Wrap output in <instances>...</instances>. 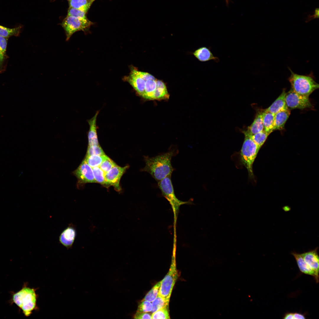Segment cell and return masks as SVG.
I'll return each instance as SVG.
<instances>
[{
	"label": "cell",
	"instance_id": "6da1fadb",
	"mask_svg": "<svg viewBox=\"0 0 319 319\" xmlns=\"http://www.w3.org/2000/svg\"><path fill=\"white\" fill-rule=\"evenodd\" d=\"M178 152L172 149L154 157L144 156L145 166L141 171L149 173L157 183L167 176H171L174 170L171 159Z\"/></svg>",
	"mask_w": 319,
	"mask_h": 319
},
{
	"label": "cell",
	"instance_id": "7a4b0ae2",
	"mask_svg": "<svg viewBox=\"0 0 319 319\" xmlns=\"http://www.w3.org/2000/svg\"><path fill=\"white\" fill-rule=\"evenodd\" d=\"M37 298L35 289L24 285L20 290L12 294L11 301L22 310L26 316L28 317L36 308Z\"/></svg>",
	"mask_w": 319,
	"mask_h": 319
},
{
	"label": "cell",
	"instance_id": "3957f363",
	"mask_svg": "<svg viewBox=\"0 0 319 319\" xmlns=\"http://www.w3.org/2000/svg\"><path fill=\"white\" fill-rule=\"evenodd\" d=\"M291 75L288 78L291 89L297 93L309 97L315 90L319 88V85L314 79L313 75H304L294 73L290 69Z\"/></svg>",
	"mask_w": 319,
	"mask_h": 319
},
{
	"label": "cell",
	"instance_id": "277c9868",
	"mask_svg": "<svg viewBox=\"0 0 319 319\" xmlns=\"http://www.w3.org/2000/svg\"><path fill=\"white\" fill-rule=\"evenodd\" d=\"M243 132L245 137L241 151V160L248 170L249 175L253 177V165L261 148L253 141L249 134L245 131Z\"/></svg>",
	"mask_w": 319,
	"mask_h": 319
},
{
	"label": "cell",
	"instance_id": "5b68a950",
	"mask_svg": "<svg viewBox=\"0 0 319 319\" xmlns=\"http://www.w3.org/2000/svg\"><path fill=\"white\" fill-rule=\"evenodd\" d=\"M178 277L176 268L175 253L172 255L169 271L161 281L158 295L170 301L172 291Z\"/></svg>",
	"mask_w": 319,
	"mask_h": 319
},
{
	"label": "cell",
	"instance_id": "8992f818",
	"mask_svg": "<svg viewBox=\"0 0 319 319\" xmlns=\"http://www.w3.org/2000/svg\"><path fill=\"white\" fill-rule=\"evenodd\" d=\"M93 24V23L88 19H79L73 16H67L62 21L61 25L65 31L66 40L67 41L75 32L79 31L86 32Z\"/></svg>",
	"mask_w": 319,
	"mask_h": 319
},
{
	"label": "cell",
	"instance_id": "52a82bcc",
	"mask_svg": "<svg viewBox=\"0 0 319 319\" xmlns=\"http://www.w3.org/2000/svg\"><path fill=\"white\" fill-rule=\"evenodd\" d=\"M157 183L162 195L169 202L176 217L179 211L180 206L188 203L180 201L176 198L171 180V176L166 177Z\"/></svg>",
	"mask_w": 319,
	"mask_h": 319
},
{
	"label": "cell",
	"instance_id": "ba28073f",
	"mask_svg": "<svg viewBox=\"0 0 319 319\" xmlns=\"http://www.w3.org/2000/svg\"><path fill=\"white\" fill-rule=\"evenodd\" d=\"M286 102L288 108L303 109L312 107L309 97L300 95L292 89L286 93Z\"/></svg>",
	"mask_w": 319,
	"mask_h": 319
},
{
	"label": "cell",
	"instance_id": "9c48e42d",
	"mask_svg": "<svg viewBox=\"0 0 319 319\" xmlns=\"http://www.w3.org/2000/svg\"><path fill=\"white\" fill-rule=\"evenodd\" d=\"M129 166L121 167L117 165L105 173V178L109 187L113 186L117 191L120 192L121 188L120 185L121 179Z\"/></svg>",
	"mask_w": 319,
	"mask_h": 319
},
{
	"label": "cell",
	"instance_id": "30bf717a",
	"mask_svg": "<svg viewBox=\"0 0 319 319\" xmlns=\"http://www.w3.org/2000/svg\"><path fill=\"white\" fill-rule=\"evenodd\" d=\"M73 174L78 179L77 186L87 183H96L92 168L84 160Z\"/></svg>",
	"mask_w": 319,
	"mask_h": 319
},
{
	"label": "cell",
	"instance_id": "8fae6325",
	"mask_svg": "<svg viewBox=\"0 0 319 319\" xmlns=\"http://www.w3.org/2000/svg\"><path fill=\"white\" fill-rule=\"evenodd\" d=\"M124 79L132 86L137 94L142 97L144 93L145 81L140 75L139 71L132 68L129 75L125 77Z\"/></svg>",
	"mask_w": 319,
	"mask_h": 319
},
{
	"label": "cell",
	"instance_id": "7c38bea8",
	"mask_svg": "<svg viewBox=\"0 0 319 319\" xmlns=\"http://www.w3.org/2000/svg\"><path fill=\"white\" fill-rule=\"evenodd\" d=\"M318 248L301 254L304 261L313 271L317 279V283L319 282V258L317 252Z\"/></svg>",
	"mask_w": 319,
	"mask_h": 319
},
{
	"label": "cell",
	"instance_id": "4fadbf2b",
	"mask_svg": "<svg viewBox=\"0 0 319 319\" xmlns=\"http://www.w3.org/2000/svg\"><path fill=\"white\" fill-rule=\"evenodd\" d=\"M76 234L75 226L71 224L60 235L59 239V242L67 249L71 248L74 241Z\"/></svg>",
	"mask_w": 319,
	"mask_h": 319
},
{
	"label": "cell",
	"instance_id": "5bb4252c",
	"mask_svg": "<svg viewBox=\"0 0 319 319\" xmlns=\"http://www.w3.org/2000/svg\"><path fill=\"white\" fill-rule=\"evenodd\" d=\"M211 47H201L196 50L193 53L194 56L200 61L206 62L213 60L216 63L219 61L218 57L214 56L211 50Z\"/></svg>",
	"mask_w": 319,
	"mask_h": 319
},
{
	"label": "cell",
	"instance_id": "9a60e30c",
	"mask_svg": "<svg viewBox=\"0 0 319 319\" xmlns=\"http://www.w3.org/2000/svg\"><path fill=\"white\" fill-rule=\"evenodd\" d=\"M98 113L99 111H97L95 115L88 121L89 126L88 136L89 146L99 145L98 140L96 125L97 118Z\"/></svg>",
	"mask_w": 319,
	"mask_h": 319
},
{
	"label": "cell",
	"instance_id": "2e32d148",
	"mask_svg": "<svg viewBox=\"0 0 319 319\" xmlns=\"http://www.w3.org/2000/svg\"><path fill=\"white\" fill-rule=\"evenodd\" d=\"M286 94L285 89H284L279 96L265 110L275 114L279 111L288 109L286 102Z\"/></svg>",
	"mask_w": 319,
	"mask_h": 319
},
{
	"label": "cell",
	"instance_id": "e0dca14e",
	"mask_svg": "<svg viewBox=\"0 0 319 319\" xmlns=\"http://www.w3.org/2000/svg\"><path fill=\"white\" fill-rule=\"evenodd\" d=\"M263 110L257 111L255 118L252 124L245 131L250 135L254 134L264 130L263 120Z\"/></svg>",
	"mask_w": 319,
	"mask_h": 319
},
{
	"label": "cell",
	"instance_id": "ac0fdd59",
	"mask_svg": "<svg viewBox=\"0 0 319 319\" xmlns=\"http://www.w3.org/2000/svg\"><path fill=\"white\" fill-rule=\"evenodd\" d=\"M8 39L0 36V73L6 70L9 57L6 54Z\"/></svg>",
	"mask_w": 319,
	"mask_h": 319
},
{
	"label": "cell",
	"instance_id": "d6986e66",
	"mask_svg": "<svg viewBox=\"0 0 319 319\" xmlns=\"http://www.w3.org/2000/svg\"><path fill=\"white\" fill-rule=\"evenodd\" d=\"M290 113V110L288 109L279 111L275 114L274 131L284 129L285 123Z\"/></svg>",
	"mask_w": 319,
	"mask_h": 319
},
{
	"label": "cell",
	"instance_id": "ffe728a7",
	"mask_svg": "<svg viewBox=\"0 0 319 319\" xmlns=\"http://www.w3.org/2000/svg\"><path fill=\"white\" fill-rule=\"evenodd\" d=\"M292 254L295 258L301 272L305 274L313 276L316 282V277L314 271L305 261L301 254L293 252L292 253Z\"/></svg>",
	"mask_w": 319,
	"mask_h": 319
},
{
	"label": "cell",
	"instance_id": "44dd1931",
	"mask_svg": "<svg viewBox=\"0 0 319 319\" xmlns=\"http://www.w3.org/2000/svg\"><path fill=\"white\" fill-rule=\"evenodd\" d=\"M274 116L275 114L265 110H263V120L264 130L269 134L274 131Z\"/></svg>",
	"mask_w": 319,
	"mask_h": 319
},
{
	"label": "cell",
	"instance_id": "7402d4cb",
	"mask_svg": "<svg viewBox=\"0 0 319 319\" xmlns=\"http://www.w3.org/2000/svg\"><path fill=\"white\" fill-rule=\"evenodd\" d=\"M95 0H70L69 7L79 10L87 13Z\"/></svg>",
	"mask_w": 319,
	"mask_h": 319
},
{
	"label": "cell",
	"instance_id": "603a6c76",
	"mask_svg": "<svg viewBox=\"0 0 319 319\" xmlns=\"http://www.w3.org/2000/svg\"><path fill=\"white\" fill-rule=\"evenodd\" d=\"M22 27L20 25L14 28H9L0 25V36L7 38L12 36H19Z\"/></svg>",
	"mask_w": 319,
	"mask_h": 319
},
{
	"label": "cell",
	"instance_id": "cb8c5ba5",
	"mask_svg": "<svg viewBox=\"0 0 319 319\" xmlns=\"http://www.w3.org/2000/svg\"><path fill=\"white\" fill-rule=\"evenodd\" d=\"M107 157L105 154L102 155H93L86 156L84 160L92 168H93L99 167L102 161Z\"/></svg>",
	"mask_w": 319,
	"mask_h": 319
},
{
	"label": "cell",
	"instance_id": "d4e9b609",
	"mask_svg": "<svg viewBox=\"0 0 319 319\" xmlns=\"http://www.w3.org/2000/svg\"><path fill=\"white\" fill-rule=\"evenodd\" d=\"M92 169L96 183H99L106 188L109 187L105 180V173L100 167H96Z\"/></svg>",
	"mask_w": 319,
	"mask_h": 319
},
{
	"label": "cell",
	"instance_id": "484cf974",
	"mask_svg": "<svg viewBox=\"0 0 319 319\" xmlns=\"http://www.w3.org/2000/svg\"><path fill=\"white\" fill-rule=\"evenodd\" d=\"M169 301L161 297L158 295L157 297L152 302V313L163 307L168 306Z\"/></svg>",
	"mask_w": 319,
	"mask_h": 319
},
{
	"label": "cell",
	"instance_id": "4316f807",
	"mask_svg": "<svg viewBox=\"0 0 319 319\" xmlns=\"http://www.w3.org/2000/svg\"><path fill=\"white\" fill-rule=\"evenodd\" d=\"M269 135L263 130L254 134L250 135L253 141L261 148L265 142Z\"/></svg>",
	"mask_w": 319,
	"mask_h": 319
},
{
	"label": "cell",
	"instance_id": "83f0119b",
	"mask_svg": "<svg viewBox=\"0 0 319 319\" xmlns=\"http://www.w3.org/2000/svg\"><path fill=\"white\" fill-rule=\"evenodd\" d=\"M161 281L158 282L146 295L142 300L152 302L157 296L161 284Z\"/></svg>",
	"mask_w": 319,
	"mask_h": 319
},
{
	"label": "cell",
	"instance_id": "f1b7e54d",
	"mask_svg": "<svg viewBox=\"0 0 319 319\" xmlns=\"http://www.w3.org/2000/svg\"><path fill=\"white\" fill-rule=\"evenodd\" d=\"M168 306L161 308L152 313L151 319H170Z\"/></svg>",
	"mask_w": 319,
	"mask_h": 319
},
{
	"label": "cell",
	"instance_id": "f546056e",
	"mask_svg": "<svg viewBox=\"0 0 319 319\" xmlns=\"http://www.w3.org/2000/svg\"><path fill=\"white\" fill-rule=\"evenodd\" d=\"M117 165L108 156L100 165L99 167L105 173Z\"/></svg>",
	"mask_w": 319,
	"mask_h": 319
},
{
	"label": "cell",
	"instance_id": "4dcf8cb0",
	"mask_svg": "<svg viewBox=\"0 0 319 319\" xmlns=\"http://www.w3.org/2000/svg\"><path fill=\"white\" fill-rule=\"evenodd\" d=\"M105 154L104 151L100 146H88L86 156L95 155H102Z\"/></svg>",
	"mask_w": 319,
	"mask_h": 319
},
{
	"label": "cell",
	"instance_id": "1f68e13d",
	"mask_svg": "<svg viewBox=\"0 0 319 319\" xmlns=\"http://www.w3.org/2000/svg\"><path fill=\"white\" fill-rule=\"evenodd\" d=\"M86 13L78 9L69 7L67 16H71L79 19H87L86 16Z\"/></svg>",
	"mask_w": 319,
	"mask_h": 319
},
{
	"label": "cell",
	"instance_id": "d6a6232c",
	"mask_svg": "<svg viewBox=\"0 0 319 319\" xmlns=\"http://www.w3.org/2000/svg\"><path fill=\"white\" fill-rule=\"evenodd\" d=\"M152 310V305L151 302L142 300L138 305L137 311L149 313L151 312Z\"/></svg>",
	"mask_w": 319,
	"mask_h": 319
},
{
	"label": "cell",
	"instance_id": "836d02e7",
	"mask_svg": "<svg viewBox=\"0 0 319 319\" xmlns=\"http://www.w3.org/2000/svg\"><path fill=\"white\" fill-rule=\"evenodd\" d=\"M152 315L147 313L137 311L134 316V319H151Z\"/></svg>",
	"mask_w": 319,
	"mask_h": 319
},
{
	"label": "cell",
	"instance_id": "e575fe53",
	"mask_svg": "<svg viewBox=\"0 0 319 319\" xmlns=\"http://www.w3.org/2000/svg\"><path fill=\"white\" fill-rule=\"evenodd\" d=\"M293 317L294 319H305L306 318L304 314L297 312L293 313Z\"/></svg>",
	"mask_w": 319,
	"mask_h": 319
},
{
	"label": "cell",
	"instance_id": "d590c367",
	"mask_svg": "<svg viewBox=\"0 0 319 319\" xmlns=\"http://www.w3.org/2000/svg\"><path fill=\"white\" fill-rule=\"evenodd\" d=\"M283 318L294 319L293 313L290 312L287 313L285 314Z\"/></svg>",
	"mask_w": 319,
	"mask_h": 319
},
{
	"label": "cell",
	"instance_id": "8d00e7d4",
	"mask_svg": "<svg viewBox=\"0 0 319 319\" xmlns=\"http://www.w3.org/2000/svg\"><path fill=\"white\" fill-rule=\"evenodd\" d=\"M227 5H228L230 2V0H225Z\"/></svg>",
	"mask_w": 319,
	"mask_h": 319
},
{
	"label": "cell",
	"instance_id": "74e56055",
	"mask_svg": "<svg viewBox=\"0 0 319 319\" xmlns=\"http://www.w3.org/2000/svg\"></svg>",
	"mask_w": 319,
	"mask_h": 319
}]
</instances>
